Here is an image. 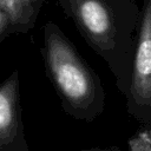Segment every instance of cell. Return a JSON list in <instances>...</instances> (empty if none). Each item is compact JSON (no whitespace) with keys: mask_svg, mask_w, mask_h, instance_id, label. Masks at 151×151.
<instances>
[{"mask_svg":"<svg viewBox=\"0 0 151 151\" xmlns=\"http://www.w3.org/2000/svg\"><path fill=\"white\" fill-rule=\"evenodd\" d=\"M87 45L107 64L125 97L140 21L137 0H58Z\"/></svg>","mask_w":151,"mask_h":151,"instance_id":"obj_1","label":"cell"},{"mask_svg":"<svg viewBox=\"0 0 151 151\" xmlns=\"http://www.w3.org/2000/svg\"><path fill=\"white\" fill-rule=\"evenodd\" d=\"M46 77L64 112L85 123L96 120L105 109V90L99 76L53 21L44 26L40 48Z\"/></svg>","mask_w":151,"mask_h":151,"instance_id":"obj_2","label":"cell"},{"mask_svg":"<svg viewBox=\"0 0 151 151\" xmlns=\"http://www.w3.org/2000/svg\"><path fill=\"white\" fill-rule=\"evenodd\" d=\"M127 113L139 123L151 122V0H143L140 21L132 59Z\"/></svg>","mask_w":151,"mask_h":151,"instance_id":"obj_3","label":"cell"},{"mask_svg":"<svg viewBox=\"0 0 151 151\" xmlns=\"http://www.w3.org/2000/svg\"><path fill=\"white\" fill-rule=\"evenodd\" d=\"M0 151H29L22 122L17 68L0 84Z\"/></svg>","mask_w":151,"mask_h":151,"instance_id":"obj_4","label":"cell"},{"mask_svg":"<svg viewBox=\"0 0 151 151\" xmlns=\"http://www.w3.org/2000/svg\"><path fill=\"white\" fill-rule=\"evenodd\" d=\"M11 26V34L27 33L38 19L42 0H1Z\"/></svg>","mask_w":151,"mask_h":151,"instance_id":"obj_5","label":"cell"},{"mask_svg":"<svg viewBox=\"0 0 151 151\" xmlns=\"http://www.w3.org/2000/svg\"><path fill=\"white\" fill-rule=\"evenodd\" d=\"M126 151H151V122L140 123L137 131L129 138Z\"/></svg>","mask_w":151,"mask_h":151,"instance_id":"obj_6","label":"cell"},{"mask_svg":"<svg viewBox=\"0 0 151 151\" xmlns=\"http://www.w3.org/2000/svg\"><path fill=\"white\" fill-rule=\"evenodd\" d=\"M11 34V26L7 12L0 0V44Z\"/></svg>","mask_w":151,"mask_h":151,"instance_id":"obj_7","label":"cell"},{"mask_svg":"<svg viewBox=\"0 0 151 151\" xmlns=\"http://www.w3.org/2000/svg\"><path fill=\"white\" fill-rule=\"evenodd\" d=\"M79 151H122V150H120V147L113 145V146H109V147L96 146V147H90V149H83V150H79Z\"/></svg>","mask_w":151,"mask_h":151,"instance_id":"obj_8","label":"cell"}]
</instances>
